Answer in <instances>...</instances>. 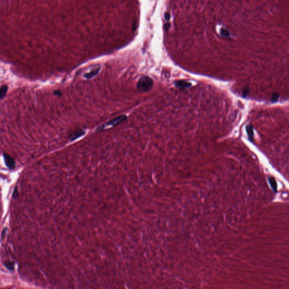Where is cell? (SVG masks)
Segmentation results:
<instances>
[{
  "instance_id": "cell-1",
  "label": "cell",
  "mask_w": 289,
  "mask_h": 289,
  "mask_svg": "<svg viewBox=\"0 0 289 289\" xmlns=\"http://www.w3.org/2000/svg\"><path fill=\"white\" fill-rule=\"evenodd\" d=\"M154 82L147 76H143L140 78L137 83V89L140 92H146L151 90L153 86Z\"/></svg>"
},
{
  "instance_id": "cell-2",
  "label": "cell",
  "mask_w": 289,
  "mask_h": 289,
  "mask_svg": "<svg viewBox=\"0 0 289 289\" xmlns=\"http://www.w3.org/2000/svg\"><path fill=\"white\" fill-rule=\"evenodd\" d=\"M126 119H127V116L125 115H122L119 116L118 117L112 119L110 121H109L106 124V125H111V126H115L118 125L124 121Z\"/></svg>"
},
{
  "instance_id": "cell-3",
  "label": "cell",
  "mask_w": 289,
  "mask_h": 289,
  "mask_svg": "<svg viewBox=\"0 0 289 289\" xmlns=\"http://www.w3.org/2000/svg\"><path fill=\"white\" fill-rule=\"evenodd\" d=\"M5 161L6 166L10 169H14L15 168V164L14 160L8 155H5Z\"/></svg>"
},
{
  "instance_id": "cell-4",
  "label": "cell",
  "mask_w": 289,
  "mask_h": 289,
  "mask_svg": "<svg viewBox=\"0 0 289 289\" xmlns=\"http://www.w3.org/2000/svg\"><path fill=\"white\" fill-rule=\"evenodd\" d=\"M99 71H100V67L94 68V69H93V70H91V71L90 72H89L86 73V74L84 75V77L85 79H92V78H93V77H94V76H96L99 73Z\"/></svg>"
},
{
  "instance_id": "cell-5",
  "label": "cell",
  "mask_w": 289,
  "mask_h": 289,
  "mask_svg": "<svg viewBox=\"0 0 289 289\" xmlns=\"http://www.w3.org/2000/svg\"><path fill=\"white\" fill-rule=\"evenodd\" d=\"M85 132L83 129H79L76 130V131L74 132L71 134V136H70V140H71L72 141L75 140L76 139L78 138L83 136V135L85 134Z\"/></svg>"
},
{
  "instance_id": "cell-6",
  "label": "cell",
  "mask_w": 289,
  "mask_h": 289,
  "mask_svg": "<svg viewBox=\"0 0 289 289\" xmlns=\"http://www.w3.org/2000/svg\"><path fill=\"white\" fill-rule=\"evenodd\" d=\"M246 131H247L248 136H249V138L250 141L254 142V139H253V127L251 124L248 125L246 127Z\"/></svg>"
},
{
  "instance_id": "cell-7",
  "label": "cell",
  "mask_w": 289,
  "mask_h": 289,
  "mask_svg": "<svg viewBox=\"0 0 289 289\" xmlns=\"http://www.w3.org/2000/svg\"><path fill=\"white\" fill-rule=\"evenodd\" d=\"M176 86L180 88H187L191 86V83L185 81V80H179L175 82Z\"/></svg>"
},
{
  "instance_id": "cell-8",
  "label": "cell",
  "mask_w": 289,
  "mask_h": 289,
  "mask_svg": "<svg viewBox=\"0 0 289 289\" xmlns=\"http://www.w3.org/2000/svg\"><path fill=\"white\" fill-rule=\"evenodd\" d=\"M5 267L10 271H13L14 269V263L13 262H7L5 263Z\"/></svg>"
},
{
  "instance_id": "cell-9",
  "label": "cell",
  "mask_w": 289,
  "mask_h": 289,
  "mask_svg": "<svg viewBox=\"0 0 289 289\" xmlns=\"http://www.w3.org/2000/svg\"><path fill=\"white\" fill-rule=\"evenodd\" d=\"M278 98H279V94L277 93H274L273 94L272 97V102H276L278 101Z\"/></svg>"
},
{
  "instance_id": "cell-10",
  "label": "cell",
  "mask_w": 289,
  "mask_h": 289,
  "mask_svg": "<svg viewBox=\"0 0 289 289\" xmlns=\"http://www.w3.org/2000/svg\"><path fill=\"white\" fill-rule=\"evenodd\" d=\"M249 88L248 87H246V88H245L244 90H243V93H242L243 97H246L247 96V94H248V93H249Z\"/></svg>"
},
{
  "instance_id": "cell-11",
  "label": "cell",
  "mask_w": 289,
  "mask_h": 289,
  "mask_svg": "<svg viewBox=\"0 0 289 289\" xmlns=\"http://www.w3.org/2000/svg\"><path fill=\"white\" fill-rule=\"evenodd\" d=\"M6 87H5V86H4V88H2V89H1V92H0V98H1L2 97V94H5V93H6Z\"/></svg>"
},
{
  "instance_id": "cell-12",
  "label": "cell",
  "mask_w": 289,
  "mask_h": 289,
  "mask_svg": "<svg viewBox=\"0 0 289 289\" xmlns=\"http://www.w3.org/2000/svg\"><path fill=\"white\" fill-rule=\"evenodd\" d=\"M18 196V193L17 187H15V189H14V192H13V196L14 198H17Z\"/></svg>"
},
{
  "instance_id": "cell-13",
  "label": "cell",
  "mask_w": 289,
  "mask_h": 289,
  "mask_svg": "<svg viewBox=\"0 0 289 289\" xmlns=\"http://www.w3.org/2000/svg\"><path fill=\"white\" fill-rule=\"evenodd\" d=\"M170 17H171V16H170V14H168V13H165V19L167 20H169Z\"/></svg>"
},
{
  "instance_id": "cell-14",
  "label": "cell",
  "mask_w": 289,
  "mask_h": 289,
  "mask_svg": "<svg viewBox=\"0 0 289 289\" xmlns=\"http://www.w3.org/2000/svg\"><path fill=\"white\" fill-rule=\"evenodd\" d=\"M6 229H7L5 228V229H4V230H3V231H2V236H1V237H2V238L3 236H5L6 232Z\"/></svg>"
},
{
  "instance_id": "cell-15",
  "label": "cell",
  "mask_w": 289,
  "mask_h": 289,
  "mask_svg": "<svg viewBox=\"0 0 289 289\" xmlns=\"http://www.w3.org/2000/svg\"><path fill=\"white\" fill-rule=\"evenodd\" d=\"M54 94L56 95H58V96H61V93L59 91H55V92H54Z\"/></svg>"
},
{
  "instance_id": "cell-16",
  "label": "cell",
  "mask_w": 289,
  "mask_h": 289,
  "mask_svg": "<svg viewBox=\"0 0 289 289\" xmlns=\"http://www.w3.org/2000/svg\"><path fill=\"white\" fill-rule=\"evenodd\" d=\"M169 26H170V24H169V23H167V24H166L165 25V29H166V30H168V29L169 28Z\"/></svg>"
}]
</instances>
